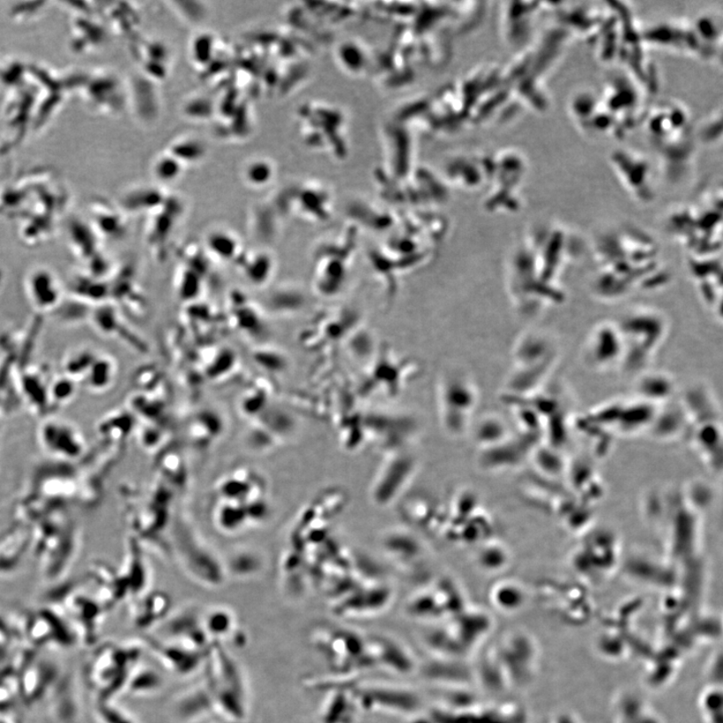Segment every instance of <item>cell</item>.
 <instances>
[{"mask_svg": "<svg viewBox=\"0 0 723 723\" xmlns=\"http://www.w3.org/2000/svg\"><path fill=\"white\" fill-rule=\"evenodd\" d=\"M647 47L717 62L722 53L721 19L713 13L687 20H668L642 29Z\"/></svg>", "mask_w": 723, "mask_h": 723, "instance_id": "3957f363", "label": "cell"}, {"mask_svg": "<svg viewBox=\"0 0 723 723\" xmlns=\"http://www.w3.org/2000/svg\"><path fill=\"white\" fill-rule=\"evenodd\" d=\"M166 152L188 167L203 161L206 158L207 148L201 139L195 136H184L174 140Z\"/></svg>", "mask_w": 723, "mask_h": 723, "instance_id": "2e32d148", "label": "cell"}, {"mask_svg": "<svg viewBox=\"0 0 723 723\" xmlns=\"http://www.w3.org/2000/svg\"><path fill=\"white\" fill-rule=\"evenodd\" d=\"M277 171V166L272 159L253 158L242 165V181L252 189H264L273 183Z\"/></svg>", "mask_w": 723, "mask_h": 723, "instance_id": "9a60e30c", "label": "cell"}, {"mask_svg": "<svg viewBox=\"0 0 723 723\" xmlns=\"http://www.w3.org/2000/svg\"><path fill=\"white\" fill-rule=\"evenodd\" d=\"M148 650L160 663L163 668L178 676H190L203 669L208 651H201L188 646L163 640L158 637H148L145 640Z\"/></svg>", "mask_w": 723, "mask_h": 723, "instance_id": "9c48e42d", "label": "cell"}, {"mask_svg": "<svg viewBox=\"0 0 723 723\" xmlns=\"http://www.w3.org/2000/svg\"><path fill=\"white\" fill-rule=\"evenodd\" d=\"M26 292L33 307L41 312H56L64 303L61 283L48 268L37 267L28 273Z\"/></svg>", "mask_w": 723, "mask_h": 723, "instance_id": "8fae6325", "label": "cell"}, {"mask_svg": "<svg viewBox=\"0 0 723 723\" xmlns=\"http://www.w3.org/2000/svg\"><path fill=\"white\" fill-rule=\"evenodd\" d=\"M208 243L211 249L221 258H227L233 256L231 250H235L237 247L236 238L233 234L226 230H215L210 236H208Z\"/></svg>", "mask_w": 723, "mask_h": 723, "instance_id": "44dd1931", "label": "cell"}, {"mask_svg": "<svg viewBox=\"0 0 723 723\" xmlns=\"http://www.w3.org/2000/svg\"><path fill=\"white\" fill-rule=\"evenodd\" d=\"M173 712L178 719L190 723L216 713L214 700L204 678L199 677L176 696Z\"/></svg>", "mask_w": 723, "mask_h": 723, "instance_id": "4fadbf2b", "label": "cell"}, {"mask_svg": "<svg viewBox=\"0 0 723 723\" xmlns=\"http://www.w3.org/2000/svg\"><path fill=\"white\" fill-rule=\"evenodd\" d=\"M612 139L622 141L639 129L648 109L646 91L631 74L615 69L596 89Z\"/></svg>", "mask_w": 723, "mask_h": 723, "instance_id": "5b68a950", "label": "cell"}, {"mask_svg": "<svg viewBox=\"0 0 723 723\" xmlns=\"http://www.w3.org/2000/svg\"><path fill=\"white\" fill-rule=\"evenodd\" d=\"M115 365L111 358L96 356L91 367L88 368L83 382L88 388L100 392L106 390L113 382L115 377Z\"/></svg>", "mask_w": 723, "mask_h": 723, "instance_id": "e0dca14e", "label": "cell"}, {"mask_svg": "<svg viewBox=\"0 0 723 723\" xmlns=\"http://www.w3.org/2000/svg\"><path fill=\"white\" fill-rule=\"evenodd\" d=\"M199 674L214 700L216 713L236 720H248L250 689L243 670L227 648L214 645Z\"/></svg>", "mask_w": 723, "mask_h": 723, "instance_id": "277c9868", "label": "cell"}, {"mask_svg": "<svg viewBox=\"0 0 723 723\" xmlns=\"http://www.w3.org/2000/svg\"><path fill=\"white\" fill-rule=\"evenodd\" d=\"M29 546L31 532L24 524L19 523L0 534V573L18 569Z\"/></svg>", "mask_w": 723, "mask_h": 723, "instance_id": "5bb4252c", "label": "cell"}, {"mask_svg": "<svg viewBox=\"0 0 723 723\" xmlns=\"http://www.w3.org/2000/svg\"><path fill=\"white\" fill-rule=\"evenodd\" d=\"M190 723H249L248 720H236L223 717V715L213 713L207 715L203 719L192 721Z\"/></svg>", "mask_w": 723, "mask_h": 723, "instance_id": "603a6c76", "label": "cell"}, {"mask_svg": "<svg viewBox=\"0 0 723 723\" xmlns=\"http://www.w3.org/2000/svg\"><path fill=\"white\" fill-rule=\"evenodd\" d=\"M186 167L168 152H163L153 161V177L161 185L175 183L181 179Z\"/></svg>", "mask_w": 723, "mask_h": 723, "instance_id": "ac0fdd59", "label": "cell"}, {"mask_svg": "<svg viewBox=\"0 0 723 723\" xmlns=\"http://www.w3.org/2000/svg\"><path fill=\"white\" fill-rule=\"evenodd\" d=\"M25 525L31 532V545L48 576L68 570L79 548L80 534L65 505H47L29 516Z\"/></svg>", "mask_w": 723, "mask_h": 723, "instance_id": "7a4b0ae2", "label": "cell"}, {"mask_svg": "<svg viewBox=\"0 0 723 723\" xmlns=\"http://www.w3.org/2000/svg\"><path fill=\"white\" fill-rule=\"evenodd\" d=\"M609 163L619 183L633 199L640 204H650L655 199L662 174L650 153L619 146L610 153Z\"/></svg>", "mask_w": 723, "mask_h": 723, "instance_id": "8992f818", "label": "cell"}, {"mask_svg": "<svg viewBox=\"0 0 723 723\" xmlns=\"http://www.w3.org/2000/svg\"><path fill=\"white\" fill-rule=\"evenodd\" d=\"M639 129L669 182L687 177L696 159L699 143L696 125L689 110L673 100H662L648 107Z\"/></svg>", "mask_w": 723, "mask_h": 723, "instance_id": "6da1fadb", "label": "cell"}, {"mask_svg": "<svg viewBox=\"0 0 723 723\" xmlns=\"http://www.w3.org/2000/svg\"><path fill=\"white\" fill-rule=\"evenodd\" d=\"M439 399L444 411L467 415L475 405V384L465 373L447 372L438 384Z\"/></svg>", "mask_w": 723, "mask_h": 723, "instance_id": "30bf717a", "label": "cell"}, {"mask_svg": "<svg viewBox=\"0 0 723 723\" xmlns=\"http://www.w3.org/2000/svg\"><path fill=\"white\" fill-rule=\"evenodd\" d=\"M204 628L212 646L242 648L248 643L236 617L226 609H213L203 615Z\"/></svg>", "mask_w": 723, "mask_h": 723, "instance_id": "7c38bea8", "label": "cell"}, {"mask_svg": "<svg viewBox=\"0 0 723 723\" xmlns=\"http://www.w3.org/2000/svg\"><path fill=\"white\" fill-rule=\"evenodd\" d=\"M165 687V681L159 670L151 666L141 667L132 685L134 692L142 696H151L160 693Z\"/></svg>", "mask_w": 723, "mask_h": 723, "instance_id": "d6986e66", "label": "cell"}, {"mask_svg": "<svg viewBox=\"0 0 723 723\" xmlns=\"http://www.w3.org/2000/svg\"><path fill=\"white\" fill-rule=\"evenodd\" d=\"M325 250L317 267V288L320 294L334 296L344 288L349 279L356 251L355 236L347 237L344 244L335 243L331 250Z\"/></svg>", "mask_w": 723, "mask_h": 723, "instance_id": "52a82bcc", "label": "cell"}, {"mask_svg": "<svg viewBox=\"0 0 723 723\" xmlns=\"http://www.w3.org/2000/svg\"><path fill=\"white\" fill-rule=\"evenodd\" d=\"M42 449L51 458L64 462H77L87 454V445L80 430L72 424L47 420L39 431Z\"/></svg>", "mask_w": 723, "mask_h": 723, "instance_id": "ba28073f", "label": "cell"}, {"mask_svg": "<svg viewBox=\"0 0 723 723\" xmlns=\"http://www.w3.org/2000/svg\"><path fill=\"white\" fill-rule=\"evenodd\" d=\"M721 128L722 117L719 111V113L708 117L702 126H696L698 141L705 142V143H714V142L721 139Z\"/></svg>", "mask_w": 723, "mask_h": 723, "instance_id": "7402d4cb", "label": "cell"}, {"mask_svg": "<svg viewBox=\"0 0 723 723\" xmlns=\"http://www.w3.org/2000/svg\"><path fill=\"white\" fill-rule=\"evenodd\" d=\"M76 381L65 375L58 377L50 384V399L51 407L62 406L68 404L76 394Z\"/></svg>", "mask_w": 723, "mask_h": 723, "instance_id": "ffe728a7", "label": "cell"}]
</instances>
